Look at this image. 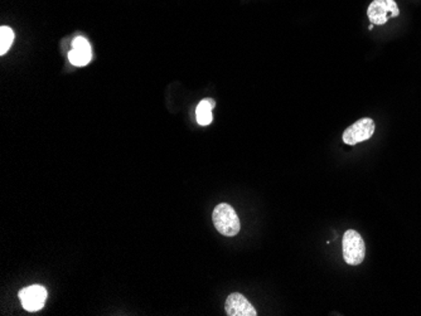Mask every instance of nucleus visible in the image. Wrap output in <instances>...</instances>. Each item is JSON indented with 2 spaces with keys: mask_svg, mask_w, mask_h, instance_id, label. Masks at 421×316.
I'll list each match as a JSON object with an SVG mask.
<instances>
[{
  "mask_svg": "<svg viewBox=\"0 0 421 316\" xmlns=\"http://www.w3.org/2000/svg\"><path fill=\"white\" fill-rule=\"evenodd\" d=\"M216 106V102L212 99H204L199 102L196 108V117L197 122L201 127H207L210 125L213 117H212V110Z\"/></svg>",
  "mask_w": 421,
  "mask_h": 316,
  "instance_id": "obj_7",
  "label": "nucleus"
},
{
  "mask_svg": "<svg viewBox=\"0 0 421 316\" xmlns=\"http://www.w3.org/2000/svg\"><path fill=\"white\" fill-rule=\"evenodd\" d=\"M373 133H375V122L370 117H364L361 120L356 121L348 129H345L342 139L347 145H356L358 143L371 139Z\"/></svg>",
  "mask_w": 421,
  "mask_h": 316,
  "instance_id": "obj_4",
  "label": "nucleus"
},
{
  "mask_svg": "<svg viewBox=\"0 0 421 316\" xmlns=\"http://www.w3.org/2000/svg\"><path fill=\"white\" fill-rule=\"evenodd\" d=\"M73 48H78V50H91L87 39H85L83 37H78V38L73 41Z\"/></svg>",
  "mask_w": 421,
  "mask_h": 316,
  "instance_id": "obj_10",
  "label": "nucleus"
},
{
  "mask_svg": "<svg viewBox=\"0 0 421 316\" xmlns=\"http://www.w3.org/2000/svg\"><path fill=\"white\" fill-rule=\"evenodd\" d=\"M400 9L395 0H373L367 9V17L375 26L386 24L389 20L399 17Z\"/></svg>",
  "mask_w": 421,
  "mask_h": 316,
  "instance_id": "obj_3",
  "label": "nucleus"
},
{
  "mask_svg": "<svg viewBox=\"0 0 421 316\" xmlns=\"http://www.w3.org/2000/svg\"><path fill=\"white\" fill-rule=\"evenodd\" d=\"M212 220L218 232L226 237H234L241 229L238 215L227 203H220L216 206V208L213 209Z\"/></svg>",
  "mask_w": 421,
  "mask_h": 316,
  "instance_id": "obj_1",
  "label": "nucleus"
},
{
  "mask_svg": "<svg viewBox=\"0 0 421 316\" xmlns=\"http://www.w3.org/2000/svg\"><path fill=\"white\" fill-rule=\"evenodd\" d=\"M14 41V32L12 28L9 27L3 26L0 28V55L4 56L10 45L13 43Z\"/></svg>",
  "mask_w": 421,
  "mask_h": 316,
  "instance_id": "obj_9",
  "label": "nucleus"
},
{
  "mask_svg": "<svg viewBox=\"0 0 421 316\" xmlns=\"http://www.w3.org/2000/svg\"><path fill=\"white\" fill-rule=\"evenodd\" d=\"M69 59L73 66L83 67V66L89 64L90 61H91V50L72 48V51L69 53Z\"/></svg>",
  "mask_w": 421,
  "mask_h": 316,
  "instance_id": "obj_8",
  "label": "nucleus"
},
{
  "mask_svg": "<svg viewBox=\"0 0 421 316\" xmlns=\"http://www.w3.org/2000/svg\"><path fill=\"white\" fill-rule=\"evenodd\" d=\"M342 251L343 259L348 265H361L366 256V245L362 236L355 229H348L343 236Z\"/></svg>",
  "mask_w": 421,
  "mask_h": 316,
  "instance_id": "obj_2",
  "label": "nucleus"
},
{
  "mask_svg": "<svg viewBox=\"0 0 421 316\" xmlns=\"http://www.w3.org/2000/svg\"><path fill=\"white\" fill-rule=\"evenodd\" d=\"M373 26H375V24H370V27H369V29H373Z\"/></svg>",
  "mask_w": 421,
  "mask_h": 316,
  "instance_id": "obj_11",
  "label": "nucleus"
},
{
  "mask_svg": "<svg viewBox=\"0 0 421 316\" xmlns=\"http://www.w3.org/2000/svg\"><path fill=\"white\" fill-rule=\"evenodd\" d=\"M226 314L229 316H256L255 308L251 305L249 300L243 294L234 292L227 297L224 303Z\"/></svg>",
  "mask_w": 421,
  "mask_h": 316,
  "instance_id": "obj_6",
  "label": "nucleus"
},
{
  "mask_svg": "<svg viewBox=\"0 0 421 316\" xmlns=\"http://www.w3.org/2000/svg\"><path fill=\"white\" fill-rule=\"evenodd\" d=\"M47 290L41 285H32L20 291V303L27 311H38L45 306L47 300Z\"/></svg>",
  "mask_w": 421,
  "mask_h": 316,
  "instance_id": "obj_5",
  "label": "nucleus"
}]
</instances>
